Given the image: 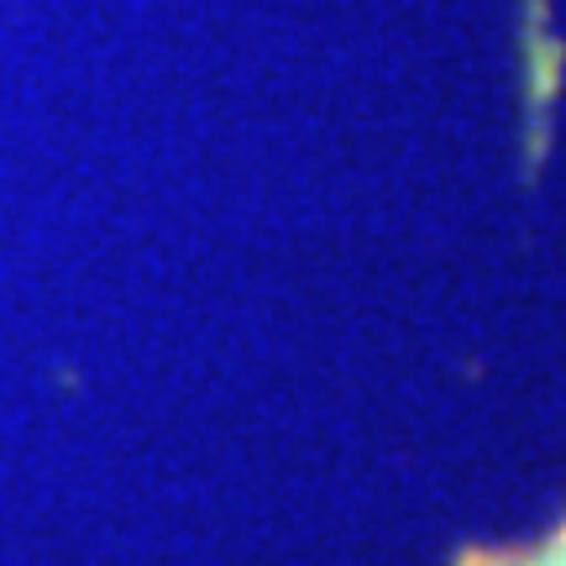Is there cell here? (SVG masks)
Segmentation results:
<instances>
[{
  "label": "cell",
  "mask_w": 566,
  "mask_h": 566,
  "mask_svg": "<svg viewBox=\"0 0 566 566\" xmlns=\"http://www.w3.org/2000/svg\"><path fill=\"white\" fill-rule=\"evenodd\" d=\"M457 566H566V525L525 551H462Z\"/></svg>",
  "instance_id": "6da1fadb"
}]
</instances>
